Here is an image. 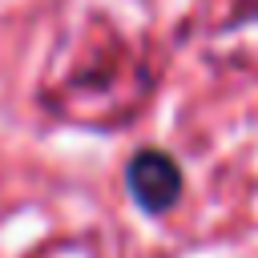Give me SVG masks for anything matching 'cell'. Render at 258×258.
<instances>
[{
	"instance_id": "cell-1",
	"label": "cell",
	"mask_w": 258,
	"mask_h": 258,
	"mask_svg": "<svg viewBox=\"0 0 258 258\" xmlns=\"http://www.w3.org/2000/svg\"><path fill=\"white\" fill-rule=\"evenodd\" d=\"M89 52H77L73 69L64 73L56 89V105L85 121H113L125 117V109L137 105L145 93V73L133 60V52L113 36L105 44H85Z\"/></svg>"
},
{
	"instance_id": "cell-2",
	"label": "cell",
	"mask_w": 258,
	"mask_h": 258,
	"mask_svg": "<svg viewBox=\"0 0 258 258\" xmlns=\"http://www.w3.org/2000/svg\"><path fill=\"white\" fill-rule=\"evenodd\" d=\"M129 189L145 210H169L181 194V173L165 153H137L129 165Z\"/></svg>"
}]
</instances>
